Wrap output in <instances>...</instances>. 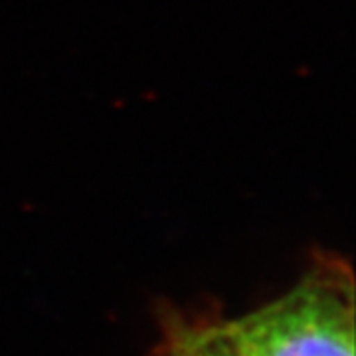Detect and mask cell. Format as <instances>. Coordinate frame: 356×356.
<instances>
[{
  "mask_svg": "<svg viewBox=\"0 0 356 356\" xmlns=\"http://www.w3.org/2000/svg\"><path fill=\"white\" fill-rule=\"evenodd\" d=\"M226 325L242 356H355L353 267L317 254L291 289Z\"/></svg>",
  "mask_w": 356,
  "mask_h": 356,
  "instance_id": "1",
  "label": "cell"
},
{
  "mask_svg": "<svg viewBox=\"0 0 356 356\" xmlns=\"http://www.w3.org/2000/svg\"><path fill=\"white\" fill-rule=\"evenodd\" d=\"M161 341L154 356H242L229 337L226 318L165 307L159 315Z\"/></svg>",
  "mask_w": 356,
  "mask_h": 356,
  "instance_id": "2",
  "label": "cell"
}]
</instances>
